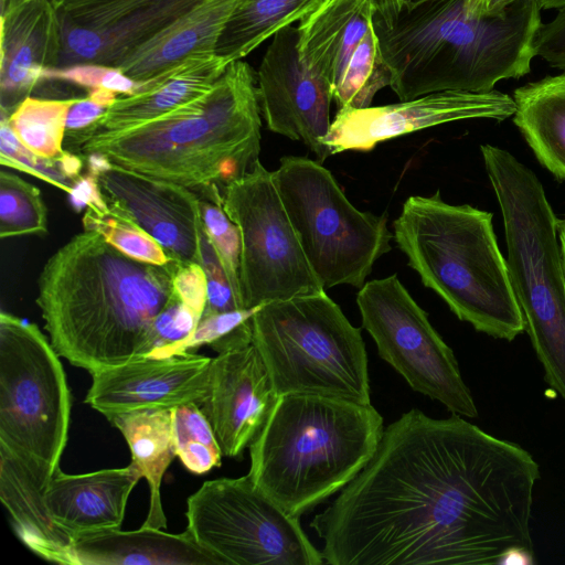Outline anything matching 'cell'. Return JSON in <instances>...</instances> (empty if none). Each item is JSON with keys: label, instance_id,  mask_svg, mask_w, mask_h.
<instances>
[{"label": "cell", "instance_id": "cell-1", "mask_svg": "<svg viewBox=\"0 0 565 565\" xmlns=\"http://www.w3.org/2000/svg\"><path fill=\"white\" fill-rule=\"evenodd\" d=\"M540 468L530 452L459 415L411 409L385 427L364 468L310 522L331 565L499 564L534 555Z\"/></svg>", "mask_w": 565, "mask_h": 565}, {"label": "cell", "instance_id": "cell-2", "mask_svg": "<svg viewBox=\"0 0 565 565\" xmlns=\"http://www.w3.org/2000/svg\"><path fill=\"white\" fill-rule=\"evenodd\" d=\"M177 264L139 262L96 232L73 236L38 281L53 349L89 373L145 356L153 321L174 294Z\"/></svg>", "mask_w": 565, "mask_h": 565}, {"label": "cell", "instance_id": "cell-3", "mask_svg": "<svg viewBox=\"0 0 565 565\" xmlns=\"http://www.w3.org/2000/svg\"><path fill=\"white\" fill-rule=\"evenodd\" d=\"M536 0L501 14L469 15L463 0L411 1L390 24L374 22L382 56L399 100L459 90L490 92L531 72L542 23Z\"/></svg>", "mask_w": 565, "mask_h": 565}, {"label": "cell", "instance_id": "cell-4", "mask_svg": "<svg viewBox=\"0 0 565 565\" xmlns=\"http://www.w3.org/2000/svg\"><path fill=\"white\" fill-rule=\"evenodd\" d=\"M259 110L256 73L238 60L200 97L135 127L97 132L77 153L193 191L222 189L259 161Z\"/></svg>", "mask_w": 565, "mask_h": 565}, {"label": "cell", "instance_id": "cell-5", "mask_svg": "<svg viewBox=\"0 0 565 565\" xmlns=\"http://www.w3.org/2000/svg\"><path fill=\"white\" fill-rule=\"evenodd\" d=\"M384 429L371 404L281 395L249 446L247 475L281 509L300 518L364 468Z\"/></svg>", "mask_w": 565, "mask_h": 565}, {"label": "cell", "instance_id": "cell-6", "mask_svg": "<svg viewBox=\"0 0 565 565\" xmlns=\"http://www.w3.org/2000/svg\"><path fill=\"white\" fill-rule=\"evenodd\" d=\"M393 227L408 265L460 320L507 341L525 331L491 213L446 203L439 192L412 195Z\"/></svg>", "mask_w": 565, "mask_h": 565}, {"label": "cell", "instance_id": "cell-7", "mask_svg": "<svg viewBox=\"0 0 565 565\" xmlns=\"http://www.w3.org/2000/svg\"><path fill=\"white\" fill-rule=\"evenodd\" d=\"M505 231L508 271L546 383L565 401V262L558 221L535 173L481 146Z\"/></svg>", "mask_w": 565, "mask_h": 565}, {"label": "cell", "instance_id": "cell-8", "mask_svg": "<svg viewBox=\"0 0 565 565\" xmlns=\"http://www.w3.org/2000/svg\"><path fill=\"white\" fill-rule=\"evenodd\" d=\"M252 323L253 344L279 396L308 394L371 404L361 329L326 291L267 302Z\"/></svg>", "mask_w": 565, "mask_h": 565}, {"label": "cell", "instance_id": "cell-9", "mask_svg": "<svg viewBox=\"0 0 565 565\" xmlns=\"http://www.w3.org/2000/svg\"><path fill=\"white\" fill-rule=\"evenodd\" d=\"M284 206L313 273L326 288H361L375 262L392 249L385 215L358 210L331 172L286 156L273 171Z\"/></svg>", "mask_w": 565, "mask_h": 565}, {"label": "cell", "instance_id": "cell-10", "mask_svg": "<svg viewBox=\"0 0 565 565\" xmlns=\"http://www.w3.org/2000/svg\"><path fill=\"white\" fill-rule=\"evenodd\" d=\"M71 393L51 342L36 324L0 313V445L49 476L60 469Z\"/></svg>", "mask_w": 565, "mask_h": 565}, {"label": "cell", "instance_id": "cell-11", "mask_svg": "<svg viewBox=\"0 0 565 565\" xmlns=\"http://www.w3.org/2000/svg\"><path fill=\"white\" fill-rule=\"evenodd\" d=\"M186 530L223 564L320 565L324 563L292 516L248 475L207 480L186 500Z\"/></svg>", "mask_w": 565, "mask_h": 565}, {"label": "cell", "instance_id": "cell-12", "mask_svg": "<svg viewBox=\"0 0 565 565\" xmlns=\"http://www.w3.org/2000/svg\"><path fill=\"white\" fill-rule=\"evenodd\" d=\"M221 202L241 235L238 278L244 308L324 291L303 253L273 171L258 161L221 189Z\"/></svg>", "mask_w": 565, "mask_h": 565}, {"label": "cell", "instance_id": "cell-13", "mask_svg": "<svg viewBox=\"0 0 565 565\" xmlns=\"http://www.w3.org/2000/svg\"><path fill=\"white\" fill-rule=\"evenodd\" d=\"M362 327L380 356L415 391L455 415L475 418L478 409L452 350L429 322L397 275L373 279L358 291Z\"/></svg>", "mask_w": 565, "mask_h": 565}, {"label": "cell", "instance_id": "cell-14", "mask_svg": "<svg viewBox=\"0 0 565 565\" xmlns=\"http://www.w3.org/2000/svg\"><path fill=\"white\" fill-rule=\"evenodd\" d=\"M515 113L513 97L499 90H444L396 104L338 109L323 145L330 154L369 151L379 142L466 119L504 120Z\"/></svg>", "mask_w": 565, "mask_h": 565}, {"label": "cell", "instance_id": "cell-15", "mask_svg": "<svg viewBox=\"0 0 565 565\" xmlns=\"http://www.w3.org/2000/svg\"><path fill=\"white\" fill-rule=\"evenodd\" d=\"M294 25L274 34L256 73L267 128L305 143L320 161L330 154L323 139L331 126V85L307 68L298 53Z\"/></svg>", "mask_w": 565, "mask_h": 565}, {"label": "cell", "instance_id": "cell-16", "mask_svg": "<svg viewBox=\"0 0 565 565\" xmlns=\"http://www.w3.org/2000/svg\"><path fill=\"white\" fill-rule=\"evenodd\" d=\"M88 158L89 173L107 203L124 210L172 260L201 265L203 221L195 191L100 157Z\"/></svg>", "mask_w": 565, "mask_h": 565}, {"label": "cell", "instance_id": "cell-17", "mask_svg": "<svg viewBox=\"0 0 565 565\" xmlns=\"http://www.w3.org/2000/svg\"><path fill=\"white\" fill-rule=\"evenodd\" d=\"M211 361L192 351L132 359L90 373L85 403L106 418L142 408L201 406L207 395Z\"/></svg>", "mask_w": 565, "mask_h": 565}, {"label": "cell", "instance_id": "cell-18", "mask_svg": "<svg viewBox=\"0 0 565 565\" xmlns=\"http://www.w3.org/2000/svg\"><path fill=\"white\" fill-rule=\"evenodd\" d=\"M279 397L253 343L212 358L207 395L200 407L223 456L241 457L267 423Z\"/></svg>", "mask_w": 565, "mask_h": 565}, {"label": "cell", "instance_id": "cell-19", "mask_svg": "<svg viewBox=\"0 0 565 565\" xmlns=\"http://www.w3.org/2000/svg\"><path fill=\"white\" fill-rule=\"evenodd\" d=\"M0 106L9 115L58 66L60 12L52 0H9L1 8Z\"/></svg>", "mask_w": 565, "mask_h": 565}, {"label": "cell", "instance_id": "cell-20", "mask_svg": "<svg viewBox=\"0 0 565 565\" xmlns=\"http://www.w3.org/2000/svg\"><path fill=\"white\" fill-rule=\"evenodd\" d=\"M140 478L132 462L124 468L79 475L57 469L43 488V499L52 520L73 539L118 530L128 498Z\"/></svg>", "mask_w": 565, "mask_h": 565}, {"label": "cell", "instance_id": "cell-21", "mask_svg": "<svg viewBox=\"0 0 565 565\" xmlns=\"http://www.w3.org/2000/svg\"><path fill=\"white\" fill-rule=\"evenodd\" d=\"M374 0H320L298 22V53L309 71L334 88L374 29Z\"/></svg>", "mask_w": 565, "mask_h": 565}, {"label": "cell", "instance_id": "cell-22", "mask_svg": "<svg viewBox=\"0 0 565 565\" xmlns=\"http://www.w3.org/2000/svg\"><path fill=\"white\" fill-rule=\"evenodd\" d=\"M242 0H203L121 54L110 66L146 82L184 60L215 53L220 36Z\"/></svg>", "mask_w": 565, "mask_h": 565}, {"label": "cell", "instance_id": "cell-23", "mask_svg": "<svg viewBox=\"0 0 565 565\" xmlns=\"http://www.w3.org/2000/svg\"><path fill=\"white\" fill-rule=\"evenodd\" d=\"M227 63L216 53L191 56L141 82L134 94L121 95L81 141L103 131H119L157 118L205 94L225 71Z\"/></svg>", "mask_w": 565, "mask_h": 565}, {"label": "cell", "instance_id": "cell-24", "mask_svg": "<svg viewBox=\"0 0 565 565\" xmlns=\"http://www.w3.org/2000/svg\"><path fill=\"white\" fill-rule=\"evenodd\" d=\"M50 478L0 445V499L15 534L41 558L75 565L73 537L52 520L44 503L43 488Z\"/></svg>", "mask_w": 565, "mask_h": 565}, {"label": "cell", "instance_id": "cell-25", "mask_svg": "<svg viewBox=\"0 0 565 565\" xmlns=\"http://www.w3.org/2000/svg\"><path fill=\"white\" fill-rule=\"evenodd\" d=\"M75 565H213L222 561L202 547L185 530L168 533L143 526L109 530L73 539Z\"/></svg>", "mask_w": 565, "mask_h": 565}, {"label": "cell", "instance_id": "cell-26", "mask_svg": "<svg viewBox=\"0 0 565 565\" xmlns=\"http://www.w3.org/2000/svg\"><path fill=\"white\" fill-rule=\"evenodd\" d=\"M203 0H106L71 13L99 39L96 64L111 65L121 54L177 20Z\"/></svg>", "mask_w": 565, "mask_h": 565}, {"label": "cell", "instance_id": "cell-27", "mask_svg": "<svg viewBox=\"0 0 565 565\" xmlns=\"http://www.w3.org/2000/svg\"><path fill=\"white\" fill-rule=\"evenodd\" d=\"M513 99V121L535 157L565 180V72L516 88Z\"/></svg>", "mask_w": 565, "mask_h": 565}, {"label": "cell", "instance_id": "cell-28", "mask_svg": "<svg viewBox=\"0 0 565 565\" xmlns=\"http://www.w3.org/2000/svg\"><path fill=\"white\" fill-rule=\"evenodd\" d=\"M116 427L130 449L131 462L146 478L150 490V505L143 526L167 529L161 503V481L177 456L172 434L171 409L142 408L107 418Z\"/></svg>", "mask_w": 565, "mask_h": 565}, {"label": "cell", "instance_id": "cell-29", "mask_svg": "<svg viewBox=\"0 0 565 565\" xmlns=\"http://www.w3.org/2000/svg\"><path fill=\"white\" fill-rule=\"evenodd\" d=\"M320 0H242L226 23L215 53L242 60L281 29L300 21Z\"/></svg>", "mask_w": 565, "mask_h": 565}, {"label": "cell", "instance_id": "cell-30", "mask_svg": "<svg viewBox=\"0 0 565 565\" xmlns=\"http://www.w3.org/2000/svg\"><path fill=\"white\" fill-rule=\"evenodd\" d=\"M78 97L44 98L28 96L6 115L20 140L30 151L45 158H60L64 149L66 120Z\"/></svg>", "mask_w": 565, "mask_h": 565}, {"label": "cell", "instance_id": "cell-31", "mask_svg": "<svg viewBox=\"0 0 565 565\" xmlns=\"http://www.w3.org/2000/svg\"><path fill=\"white\" fill-rule=\"evenodd\" d=\"M82 223L84 231L100 234L111 246L139 262L161 266L172 262L147 231L114 204L108 203L105 210L87 206Z\"/></svg>", "mask_w": 565, "mask_h": 565}, {"label": "cell", "instance_id": "cell-32", "mask_svg": "<svg viewBox=\"0 0 565 565\" xmlns=\"http://www.w3.org/2000/svg\"><path fill=\"white\" fill-rule=\"evenodd\" d=\"M0 163L44 180L70 195L83 179V160L78 154L68 150L60 158L33 153L20 142L3 114L0 124Z\"/></svg>", "mask_w": 565, "mask_h": 565}, {"label": "cell", "instance_id": "cell-33", "mask_svg": "<svg viewBox=\"0 0 565 565\" xmlns=\"http://www.w3.org/2000/svg\"><path fill=\"white\" fill-rule=\"evenodd\" d=\"M171 418L175 454L189 471L202 475L221 466V447L200 405L173 407Z\"/></svg>", "mask_w": 565, "mask_h": 565}, {"label": "cell", "instance_id": "cell-34", "mask_svg": "<svg viewBox=\"0 0 565 565\" xmlns=\"http://www.w3.org/2000/svg\"><path fill=\"white\" fill-rule=\"evenodd\" d=\"M47 232L46 207L40 190L14 173L0 171V237Z\"/></svg>", "mask_w": 565, "mask_h": 565}, {"label": "cell", "instance_id": "cell-35", "mask_svg": "<svg viewBox=\"0 0 565 565\" xmlns=\"http://www.w3.org/2000/svg\"><path fill=\"white\" fill-rule=\"evenodd\" d=\"M262 306L203 315L188 339L167 348L156 358L196 350L202 345H210L217 353L247 347L253 343V317Z\"/></svg>", "mask_w": 565, "mask_h": 565}, {"label": "cell", "instance_id": "cell-36", "mask_svg": "<svg viewBox=\"0 0 565 565\" xmlns=\"http://www.w3.org/2000/svg\"><path fill=\"white\" fill-rule=\"evenodd\" d=\"M204 232L212 243L242 308L239 289L241 235L236 224L225 213L221 202V188L216 184L195 191Z\"/></svg>", "mask_w": 565, "mask_h": 565}, {"label": "cell", "instance_id": "cell-37", "mask_svg": "<svg viewBox=\"0 0 565 565\" xmlns=\"http://www.w3.org/2000/svg\"><path fill=\"white\" fill-rule=\"evenodd\" d=\"M44 82L70 83L88 92L104 88L119 96L134 94L141 84L115 66L93 63L49 68L40 84Z\"/></svg>", "mask_w": 565, "mask_h": 565}, {"label": "cell", "instance_id": "cell-38", "mask_svg": "<svg viewBox=\"0 0 565 565\" xmlns=\"http://www.w3.org/2000/svg\"><path fill=\"white\" fill-rule=\"evenodd\" d=\"M202 315L185 305L174 292L153 321L145 356L156 358L160 352L188 339Z\"/></svg>", "mask_w": 565, "mask_h": 565}, {"label": "cell", "instance_id": "cell-39", "mask_svg": "<svg viewBox=\"0 0 565 565\" xmlns=\"http://www.w3.org/2000/svg\"><path fill=\"white\" fill-rule=\"evenodd\" d=\"M119 95L116 93L97 88L87 92L85 97H78L71 106L67 120L65 145L68 151L76 153L83 138L100 119L108 107Z\"/></svg>", "mask_w": 565, "mask_h": 565}, {"label": "cell", "instance_id": "cell-40", "mask_svg": "<svg viewBox=\"0 0 565 565\" xmlns=\"http://www.w3.org/2000/svg\"><path fill=\"white\" fill-rule=\"evenodd\" d=\"M201 259L207 281V303L203 315L243 309L204 228L201 238Z\"/></svg>", "mask_w": 565, "mask_h": 565}, {"label": "cell", "instance_id": "cell-41", "mask_svg": "<svg viewBox=\"0 0 565 565\" xmlns=\"http://www.w3.org/2000/svg\"><path fill=\"white\" fill-rule=\"evenodd\" d=\"M533 47L535 56L542 57L550 66L565 72V6L557 9L551 21L541 23Z\"/></svg>", "mask_w": 565, "mask_h": 565}, {"label": "cell", "instance_id": "cell-42", "mask_svg": "<svg viewBox=\"0 0 565 565\" xmlns=\"http://www.w3.org/2000/svg\"><path fill=\"white\" fill-rule=\"evenodd\" d=\"M174 292L198 313H204L207 303V281L200 264H177Z\"/></svg>", "mask_w": 565, "mask_h": 565}, {"label": "cell", "instance_id": "cell-43", "mask_svg": "<svg viewBox=\"0 0 565 565\" xmlns=\"http://www.w3.org/2000/svg\"><path fill=\"white\" fill-rule=\"evenodd\" d=\"M521 0H463L469 15L486 18L501 14L507 8Z\"/></svg>", "mask_w": 565, "mask_h": 565}, {"label": "cell", "instance_id": "cell-44", "mask_svg": "<svg viewBox=\"0 0 565 565\" xmlns=\"http://www.w3.org/2000/svg\"><path fill=\"white\" fill-rule=\"evenodd\" d=\"M409 2L411 0H374L376 7L374 22L390 24Z\"/></svg>", "mask_w": 565, "mask_h": 565}, {"label": "cell", "instance_id": "cell-45", "mask_svg": "<svg viewBox=\"0 0 565 565\" xmlns=\"http://www.w3.org/2000/svg\"><path fill=\"white\" fill-rule=\"evenodd\" d=\"M106 0H53L58 11L70 13Z\"/></svg>", "mask_w": 565, "mask_h": 565}, {"label": "cell", "instance_id": "cell-46", "mask_svg": "<svg viewBox=\"0 0 565 565\" xmlns=\"http://www.w3.org/2000/svg\"><path fill=\"white\" fill-rule=\"evenodd\" d=\"M541 9H559L565 6V0H536Z\"/></svg>", "mask_w": 565, "mask_h": 565}, {"label": "cell", "instance_id": "cell-47", "mask_svg": "<svg viewBox=\"0 0 565 565\" xmlns=\"http://www.w3.org/2000/svg\"><path fill=\"white\" fill-rule=\"evenodd\" d=\"M558 235L565 262V220L558 221Z\"/></svg>", "mask_w": 565, "mask_h": 565}]
</instances>
